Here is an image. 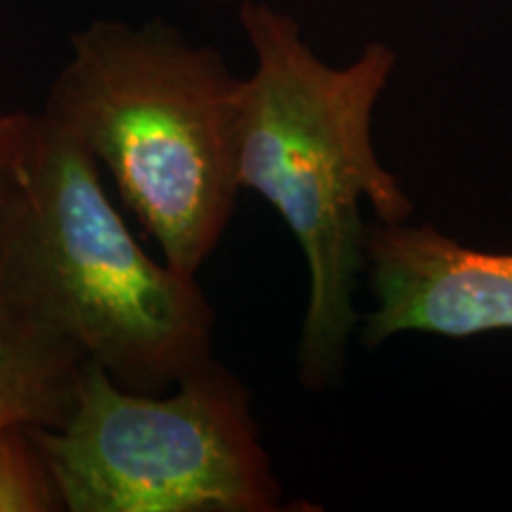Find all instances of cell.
<instances>
[{
  "instance_id": "cell-6",
  "label": "cell",
  "mask_w": 512,
  "mask_h": 512,
  "mask_svg": "<svg viewBox=\"0 0 512 512\" xmlns=\"http://www.w3.org/2000/svg\"><path fill=\"white\" fill-rule=\"evenodd\" d=\"M86 358L38 320L0 273V430L60 427Z\"/></svg>"
},
{
  "instance_id": "cell-3",
  "label": "cell",
  "mask_w": 512,
  "mask_h": 512,
  "mask_svg": "<svg viewBox=\"0 0 512 512\" xmlns=\"http://www.w3.org/2000/svg\"><path fill=\"white\" fill-rule=\"evenodd\" d=\"M0 273L38 320L131 392L162 394L214 358L216 316L197 278L140 247L98 162L41 114L0 209Z\"/></svg>"
},
{
  "instance_id": "cell-8",
  "label": "cell",
  "mask_w": 512,
  "mask_h": 512,
  "mask_svg": "<svg viewBox=\"0 0 512 512\" xmlns=\"http://www.w3.org/2000/svg\"><path fill=\"white\" fill-rule=\"evenodd\" d=\"M34 117L24 112H10L0 117V209L8 197L12 178L27 150Z\"/></svg>"
},
{
  "instance_id": "cell-2",
  "label": "cell",
  "mask_w": 512,
  "mask_h": 512,
  "mask_svg": "<svg viewBox=\"0 0 512 512\" xmlns=\"http://www.w3.org/2000/svg\"><path fill=\"white\" fill-rule=\"evenodd\" d=\"M238 100L219 50L98 19L72 36L41 117L110 171L164 264L197 278L238 202Z\"/></svg>"
},
{
  "instance_id": "cell-5",
  "label": "cell",
  "mask_w": 512,
  "mask_h": 512,
  "mask_svg": "<svg viewBox=\"0 0 512 512\" xmlns=\"http://www.w3.org/2000/svg\"><path fill=\"white\" fill-rule=\"evenodd\" d=\"M363 254L375 292L363 347L403 332L465 339L512 330V254L465 247L408 221L368 226Z\"/></svg>"
},
{
  "instance_id": "cell-7",
  "label": "cell",
  "mask_w": 512,
  "mask_h": 512,
  "mask_svg": "<svg viewBox=\"0 0 512 512\" xmlns=\"http://www.w3.org/2000/svg\"><path fill=\"white\" fill-rule=\"evenodd\" d=\"M62 510L55 479L29 427L0 430V512Z\"/></svg>"
},
{
  "instance_id": "cell-4",
  "label": "cell",
  "mask_w": 512,
  "mask_h": 512,
  "mask_svg": "<svg viewBox=\"0 0 512 512\" xmlns=\"http://www.w3.org/2000/svg\"><path fill=\"white\" fill-rule=\"evenodd\" d=\"M36 446L69 512H275L283 486L261 441L252 394L209 358L171 394L119 387L83 363L60 427Z\"/></svg>"
},
{
  "instance_id": "cell-1",
  "label": "cell",
  "mask_w": 512,
  "mask_h": 512,
  "mask_svg": "<svg viewBox=\"0 0 512 512\" xmlns=\"http://www.w3.org/2000/svg\"><path fill=\"white\" fill-rule=\"evenodd\" d=\"M240 24L254 72L240 79L238 183L278 211L309 268V304L299 337V377L311 392L335 387L347 368L366 271L368 223L411 221L413 200L373 147V114L396 69V53L373 41L354 62H323L297 19L245 0Z\"/></svg>"
}]
</instances>
